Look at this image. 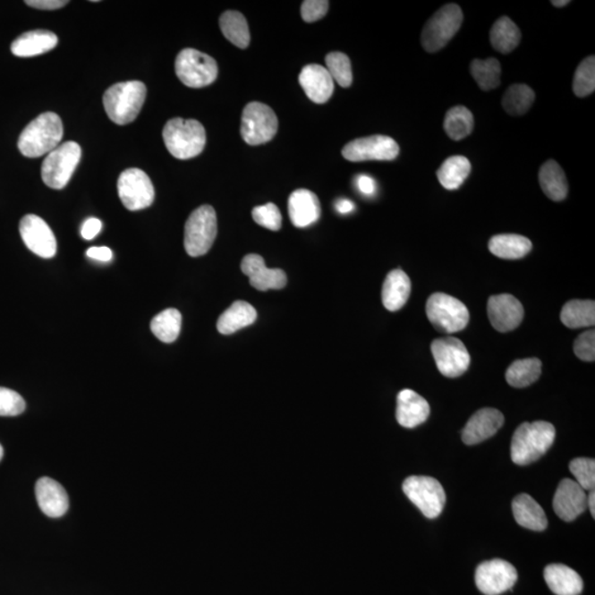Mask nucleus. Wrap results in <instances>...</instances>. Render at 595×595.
<instances>
[{
    "label": "nucleus",
    "instance_id": "obj_1",
    "mask_svg": "<svg viewBox=\"0 0 595 595\" xmlns=\"http://www.w3.org/2000/svg\"><path fill=\"white\" fill-rule=\"evenodd\" d=\"M555 439L556 429L550 422H523L512 438L511 456L514 463H534L547 454Z\"/></svg>",
    "mask_w": 595,
    "mask_h": 595
},
{
    "label": "nucleus",
    "instance_id": "obj_2",
    "mask_svg": "<svg viewBox=\"0 0 595 595\" xmlns=\"http://www.w3.org/2000/svg\"><path fill=\"white\" fill-rule=\"evenodd\" d=\"M64 137V123L58 114L44 113L28 125L18 140V149L28 158L50 154Z\"/></svg>",
    "mask_w": 595,
    "mask_h": 595
},
{
    "label": "nucleus",
    "instance_id": "obj_3",
    "mask_svg": "<svg viewBox=\"0 0 595 595\" xmlns=\"http://www.w3.org/2000/svg\"><path fill=\"white\" fill-rule=\"evenodd\" d=\"M146 97L147 88L140 81L114 84L104 94L105 111L117 125H127L140 115Z\"/></svg>",
    "mask_w": 595,
    "mask_h": 595
},
{
    "label": "nucleus",
    "instance_id": "obj_4",
    "mask_svg": "<svg viewBox=\"0 0 595 595\" xmlns=\"http://www.w3.org/2000/svg\"><path fill=\"white\" fill-rule=\"evenodd\" d=\"M166 149L174 158L187 160L199 156L207 144V132L195 119L174 118L163 132Z\"/></svg>",
    "mask_w": 595,
    "mask_h": 595
},
{
    "label": "nucleus",
    "instance_id": "obj_5",
    "mask_svg": "<svg viewBox=\"0 0 595 595\" xmlns=\"http://www.w3.org/2000/svg\"><path fill=\"white\" fill-rule=\"evenodd\" d=\"M217 235L216 209L211 206H202L189 217L184 228V249L188 255L200 257L206 255Z\"/></svg>",
    "mask_w": 595,
    "mask_h": 595
},
{
    "label": "nucleus",
    "instance_id": "obj_6",
    "mask_svg": "<svg viewBox=\"0 0 595 595\" xmlns=\"http://www.w3.org/2000/svg\"><path fill=\"white\" fill-rule=\"evenodd\" d=\"M463 22V13L455 4H447L438 11L423 27L421 45L427 52L440 51L449 44Z\"/></svg>",
    "mask_w": 595,
    "mask_h": 595
},
{
    "label": "nucleus",
    "instance_id": "obj_7",
    "mask_svg": "<svg viewBox=\"0 0 595 595\" xmlns=\"http://www.w3.org/2000/svg\"><path fill=\"white\" fill-rule=\"evenodd\" d=\"M427 317L438 331L456 333L464 330L470 313L463 302L446 293H433L428 299Z\"/></svg>",
    "mask_w": 595,
    "mask_h": 595
},
{
    "label": "nucleus",
    "instance_id": "obj_8",
    "mask_svg": "<svg viewBox=\"0 0 595 595\" xmlns=\"http://www.w3.org/2000/svg\"><path fill=\"white\" fill-rule=\"evenodd\" d=\"M82 150L74 141L64 142L52 150L42 164L41 177L47 187L61 190L66 187L78 166Z\"/></svg>",
    "mask_w": 595,
    "mask_h": 595
},
{
    "label": "nucleus",
    "instance_id": "obj_9",
    "mask_svg": "<svg viewBox=\"0 0 595 595\" xmlns=\"http://www.w3.org/2000/svg\"><path fill=\"white\" fill-rule=\"evenodd\" d=\"M404 493L423 515L435 520L444 511L446 493L439 480L430 476H409L403 484Z\"/></svg>",
    "mask_w": 595,
    "mask_h": 595
},
{
    "label": "nucleus",
    "instance_id": "obj_10",
    "mask_svg": "<svg viewBox=\"0 0 595 595\" xmlns=\"http://www.w3.org/2000/svg\"><path fill=\"white\" fill-rule=\"evenodd\" d=\"M175 73L187 87L200 89L217 80L218 66L212 56L198 50L184 49L175 59Z\"/></svg>",
    "mask_w": 595,
    "mask_h": 595
},
{
    "label": "nucleus",
    "instance_id": "obj_11",
    "mask_svg": "<svg viewBox=\"0 0 595 595\" xmlns=\"http://www.w3.org/2000/svg\"><path fill=\"white\" fill-rule=\"evenodd\" d=\"M278 131V118L268 105L251 102L246 105L242 116L241 134L251 146H259L273 140Z\"/></svg>",
    "mask_w": 595,
    "mask_h": 595
},
{
    "label": "nucleus",
    "instance_id": "obj_12",
    "mask_svg": "<svg viewBox=\"0 0 595 595\" xmlns=\"http://www.w3.org/2000/svg\"><path fill=\"white\" fill-rule=\"evenodd\" d=\"M118 197L130 211L149 208L155 200V188L149 174L137 168L127 169L119 175Z\"/></svg>",
    "mask_w": 595,
    "mask_h": 595
},
{
    "label": "nucleus",
    "instance_id": "obj_13",
    "mask_svg": "<svg viewBox=\"0 0 595 595\" xmlns=\"http://www.w3.org/2000/svg\"><path fill=\"white\" fill-rule=\"evenodd\" d=\"M342 155L352 163L370 160L392 161L399 155V146L392 137L383 135L363 137L345 145Z\"/></svg>",
    "mask_w": 595,
    "mask_h": 595
},
{
    "label": "nucleus",
    "instance_id": "obj_14",
    "mask_svg": "<svg viewBox=\"0 0 595 595\" xmlns=\"http://www.w3.org/2000/svg\"><path fill=\"white\" fill-rule=\"evenodd\" d=\"M431 353L439 372L446 378L463 375L470 366V353L463 342L455 337H444L432 342Z\"/></svg>",
    "mask_w": 595,
    "mask_h": 595
},
{
    "label": "nucleus",
    "instance_id": "obj_15",
    "mask_svg": "<svg viewBox=\"0 0 595 595\" xmlns=\"http://www.w3.org/2000/svg\"><path fill=\"white\" fill-rule=\"evenodd\" d=\"M517 578L515 566L502 559L485 561L475 573L476 587L485 595H499L508 591L516 583Z\"/></svg>",
    "mask_w": 595,
    "mask_h": 595
},
{
    "label": "nucleus",
    "instance_id": "obj_16",
    "mask_svg": "<svg viewBox=\"0 0 595 595\" xmlns=\"http://www.w3.org/2000/svg\"><path fill=\"white\" fill-rule=\"evenodd\" d=\"M19 231L28 250L41 259H49L56 254V240L45 220L35 214L23 217Z\"/></svg>",
    "mask_w": 595,
    "mask_h": 595
},
{
    "label": "nucleus",
    "instance_id": "obj_17",
    "mask_svg": "<svg viewBox=\"0 0 595 595\" xmlns=\"http://www.w3.org/2000/svg\"><path fill=\"white\" fill-rule=\"evenodd\" d=\"M588 494L574 480H561L554 497V511L565 522H574L587 511Z\"/></svg>",
    "mask_w": 595,
    "mask_h": 595
},
{
    "label": "nucleus",
    "instance_id": "obj_18",
    "mask_svg": "<svg viewBox=\"0 0 595 595\" xmlns=\"http://www.w3.org/2000/svg\"><path fill=\"white\" fill-rule=\"evenodd\" d=\"M241 268L242 274L250 278L251 287L259 292L283 289L287 285V275L285 271L278 268H268L263 257L259 255L245 256L242 260Z\"/></svg>",
    "mask_w": 595,
    "mask_h": 595
},
{
    "label": "nucleus",
    "instance_id": "obj_19",
    "mask_svg": "<svg viewBox=\"0 0 595 595\" xmlns=\"http://www.w3.org/2000/svg\"><path fill=\"white\" fill-rule=\"evenodd\" d=\"M488 314L492 327L498 332H509L520 327L523 308L512 294H497L489 299Z\"/></svg>",
    "mask_w": 595,
    "mask_h": 595
},
{
    "label": "nucleus",
    "instance_id": "obj_20",
    "mask_svg": "<svg viewBox=\"0 0 595 595\" xmlns=\"http://www.w3.org/2000/svg\"><path fill=\"white\" fill-rule=\"evenodd\" d=\"M503 425L504 416L497 409H480L466 423L462 431V440L468 446L480 444L493 437Z\"/></svg>",
    "mask_w": 595,
    "mask_h": 595
},
{
    "label": "nucleus",
    "instance_id": "obj_21",
    "mask_svg": "<svg viewBox=\"0 0 595 595\" xmlns=\"http://www.w3.org/2000/svg\"><path fill=\"white\" fill-rule=\"evenodd\" d=\"M299 82L307 97L317 104L327 103L335 92V83L326 66L309 64L299 75Z\"/></svg>",
    "mask_w": 595,
    "mask_h": 595
},
{
    "label": "nucleus",
    "instance_id": "obj_22",
    "mask_svg": "<svg viewBox=\"0 0 595 595\" xmlns=\"http://www.w3.org/2000/svg\"><path fill=\"white\" fill-rule=\"evenodd\" d=\"M290 220L296 227H308L321 216V206L316 194L307 189H299L288 200Z\"/></svg>",
    "mask_w": 595,
    "mask_h": 595
},
{
    "label": "nucleus",
    "instance_id": "obj_23",
    "mask_svg": "<svg viewBox=\"0 0 595 595\" xmlns=\"http://www.w3.org/2000/svg\"><path fill=\"white\" fill-rule=\"evenodd\" d=\"M38 506L47 516L58 518L69 509V497L65 489L56 480L41 478L36 484Z\"/></svg>",
    "mask_w": 595,
    "mask_h": 595
},
{
    "label": "nucleus",
    "instance_id": "obj_24",
    "mask_svg": "<svg viewBox=\"0 0 595 595\" xmlns=\"http://www.w3.org/2000/svg\"><path fill=\"white\" fill-rule=\"evenodd\" d=\"M430 406L425 398L412 389H404L397 396L396 418L399 425L412 429L425 422Z\"/></svg>",
    "mask_w": 595,
    "mask_h": 595
},
{
    "label": "nucleus",
    "instance_id": "obj_25",
    "mask_svg": "<svg viewBox=\"0 0 595 595\" xmlns=\"http://www.w3.org/2000/svg\"><path fill=\"white\" fill-rule=\"evenodd\" d=\"M59 39L54 32L47 30H33L18 37L12 45L13 55L19 58H31L54 50Z\"/></svg>",
    "mask_w": 595,
    "mask_h": 595
},
{
    "label": "nucleus",
    "instance_id": "obj_26",
    "mask_svg": "<svg viewBox=\"0 0 595 595\" xmlns=\"http://www.w3.org/2000/svg\"><path fill=\"white\" fill-rule=\"evenodd\" d=\"M544 575L547 585L557 595H579L582 592V578L568 565L560 564L547 565Z\"/></svg>",
    "mask_w": 595,
    "mask_h": 595
},
{
    "label": "nucleus",
    "instance_id": "obj_27",
    "mask_svg": "<svg viewBox=\"0 0 595 595\" xmlns=\"http://www.w3.org/2000/svg\"><path fill=\"white\" fill-rule=\"evenodd\" d=\"M512 507L518 525L534 531H545L548 526L544 509L530 495H518L514 498Z\"/></svg>",
    "mask_w": 595,
    "mask_h": 595
},
{
    "label": "nucleus",
    "instance_id": "obj_28",
    "mask_svg": "<svg viewBox=\"0 0 595 595\" xmlns=\"http://www.w3.org/2000/svg\"><path fill=\"white\" fill-rule=\"evenodd\" d=\"M411 292L412 283L407 274L401 269L390 271L383 285L384 307L392 312L401 310L408 302Z\"/></svg>",
    "mask_w": 595,
    "mask_h": 595
},
{
    "label": "nucleus",
    "instance_id": "obj_29",
    "mask_svg": "<svg viewBox=\"0 0 595 595\" xmlns=\"http://www.w3.org/2000/svg\"><path fill=\"white\" fill-rule=\"evenodd\" d=\"M257 319L256 309L249 302H235L217 320V330L224 336L242 330L253 325Z\"/></svg>",
    "mask_w": 595,
    "mask_h": 595
},
{
    "label": "nucleus",
    "instance_id": "obj_30",
    "mask_svg": "<svg viewBox=\"0 0 595 595\" xmlns=\"http://www.w3.org/2000/svg\"><path fill=\"white\" fill-rule=\"evenodd\" d=\"M540 183L542 191L552 201H564L568 194V181L563 168L555 160L547 161L540 171Z\"/></svg>",
    "mask_w": 595,
    "mask_h": 595
},
{
    "label": "nucleus",
    "instance_id": "obj_31",
    "mask_svg": "<svg viewBox=\"0 0 595 595\" xmlns=\"http://www.w3.org/2000/svg\"><path fill=\"white\" fill-rule=\"evenodd\" d=\"M531 249V242L517 234L495 235L489 242V251L503 259H521L530 254Z\"/></svg>",
    "mask_w": 595,
    "mask_h": 595
},
{
    "label": "nucleus",
    "instance_id": "obj_32",
    "mask_svg": "<svg viewBox=\"0 0 595 595\" xmlns=\"http://www.w3.org/2000/svg\"><path fill=\"white\" fill-rule=\"evenodd\" d=\"M489 39L495 50L507 55L521 44L522 33L515 22L508 17H502L494 22Z\"/></svg>",
    "mask_w": 595,
    "mask_h": 595
},
{
    "label": "nucleus",
    "instance_id": "obj_33",
    "mask_svg": "<svg viewBox=\"0 0 595 595\" xmlns=\"http://www.w3.org/2000/svg\"><path fill=\"white\" fill-rule=\"evenodd\" d=\"M471 174V164L463 156H452L437 171L440 184L446 190H456L463 184Z\"/></svg>",
    "mask_w": 595,
    "mask_h": 595
},
{
    "label": "nucleus",
    "instance_id": "obj_34",
    "mask_svg": "<svg viewBox=\"0 0 595 595\" xmlns=\"http://www.w3.org/2000/svg\"><path fill=\"white\" fill-rule=\"evenodd\" d=\"M561 321L570 328L593 327L595 303L593 300H571L561 310Z\"/></svg>",
    "mask_w": 595,
    "mask_h": 595
},
{
    "label": "nucleus",
    "instance_id": "obj_35",
    "mask_svg": "<svg viewBox=\"0 0 595 595\" xmlns=\"http://www.w3.org/2000/svg\"><path fill=\"white\" fill-rule=\"evenodd\" d=\"M223 35L233 45L246 49L250 46L251 33L244 16L238 12H225L220 18Z\"/></svg>",
    "mask_w": 595,
    "mask_h": 595
},
{
    "label": "nucleus",
    "instance_id": "obj_36",
    "mask_svg": "<svg viewBox=\"0 0 595 595\" xmlns=\"http://www.w3.org/2000/svg\"><path fill=\"white\" fill-rule=\"evenodd\" d=\"M183 327V316L177 309H166L157 314L150 323L151 332L164 343H173L178 339Z\"/></svg>",
    "mask_w": 595,
    "mask_h": 595
},
{
    "label": "nucleus",
    "instance_id": "obj_37",
    "mask_svg": "<svg viewBox=\"0 0 595 595\" xmlns=\"http://www.w3.org/2000/svg\"><path fill=\"white\" fill-rule=\"evenodd\" d=\"M541 374V361L538 359H523L514 361L506 372L511 387L525 388L534 384Z\"/></svg>",
    "mask_w": 595,
    "mask_h": 595
},
{
    "label": "nucleus",
    "instance_id": "obj_38",
    "mask_svg": "<svg viewBox=\"0 0 595 595\" xmlns=\"http://www.w3.org/2000/svg\"><path fill=\"white\" fill-rule=\"evenodd\" d=\"M534 101V89L526 84H514L504 95L502 105L509 115L521 116L530 111Z\"/></svg>",
    "mask_w": 595,
    "mask_h": 595
},
{
    "label": "nucleus",
    "instance_id": "obj_39",
    "mask_svg": "<svg viewBox=\"0 0 595 595\" xmlns=\"http://www.w3.org/2000/svg\"><path fill=\"white\" fill-rule=\"evenodd\" d=\"M446 135L454 140H462L472 132L474 117L464 106H455L447 111L445 118Z\"/></svg>",
    "mask_w": 595,
    "mask_h": 595
},
{
    "label": "nucleus",
    "instance_id": "obj_40",
    "mask_svg": "<svg viewBox=\"0 0 595 595\" xmlns=\"http://www.w3.org/2000/svg\"><path fill=\"white\" fill-rule=\"evenodd\" d=\"M470 70L475 82L485 92L497 89L501 84V64L497 59H475L471 64Z\"/></svg>",
    "mask_w": 595,
    "mask_h": 595
},
{
    "label": "nucleus",
    "instance_id": "obj_41",
    "mask_svg": "<svg viewBox=\"0 0 595 595\" xmlns=\"http://www.w3.org/2000/svg\"><path fill=\"white\" fill-rule=\"evenodd\" d=\"M574 92L578 98H587L595 89V56L590 55L575 70Z\"/></svg>",
    "mask_w": 595,
    "mask_h": 595
},
{
    "label": "nucleus",
    "instance_id": "obj_42",
    "mask_svg": "<svg viewBox=\"0 0 595 595\" xmlns=\"http://www.w3.org/2000/svg\"><path fill=\"white\" fill-rule=\"evenodd\" d=\"M327 70L342 88H350L353 82V73L349 56L342 52H331L326 58Z\"/></svg>",
    "mask_w": 595,
    "mask_h": 595
},
{
    "label": "nucleus",
    "instance_id": "obj_43",
    "mask_svg": "<svg viewBox=\"0 0 595 595\" xmlns=\"http://www.w3.org/2000/svg\"><path fill=\"white\" fill-rule=\"evenodd\" d=\"M570 472L584 491H593L595 487V461L589 458H577L570 462Z\"/></svg>",
    "mask_w": 595,
    "mask_h": 595
},
{
    "label": "nucleus",
    "instance_id": "obj_44",
    "mask_svg": "<svg viewBox=\"0 0 595 595\" xmlns=\"http://www.w3.org/2000/svg\"><path fill=\"white\" fill-rule=\"evenodd\" d=\"M251 216L259 225L268 228L270 231H279L282 228V213L274 203L254 208Z\"/></svg>",
    "mask_w": 595,
    "mask_h": 595
},
{
    "label": "nucleus",
    "instance_id": "obj_45",
    "mask_svg": "<svg viewBox=\"0 0 595 595\" xmlns=\"http://www.w3.org/2000/svg\"><path fill=\"white\" fill-rule=\"evenodd\" d=\"M26 409V402L15 390L0 387V416L15 417Z\"/></svg>",
    "mask_w": 595,
    "mask_h": 595
},
{
    "label": "nucleus",
    "instance_id": "obj_46",
    "mask_svg": "<svg viewBox=\"0 0 595 595\" xmlns=\"http://www.w3.org/2000/svg\"><path fill=\"white\" fill-rule=\"evenodd\" d=\"M574 350L575 355L581 361H594L595 360V332L594 330L587 331L578 336L575 340Z\"/></svg>",
    "mask_w": 595,
    "mask_h": 595
},
{
    "label": "nucleus",
    "instance_id": "obj_47",
    "mask_svg": "<svg viewBox=\"0 0 595 595\" xmlns=\"http://www.w3.org/2000/svg\"><path fill=\"white\" fill-rule=\"evenodd\" d=\"M327 9V0H306L302 3V16L304 21L314 22L325 17Z\"/></svg>",
    "mask_w": 595,
    "mask_h": 595
},
{
    "label": "nucleus",
    "instance_id": "obj_48",
    "mask_svg": "<svg viewBox=\"0 0 595 595\" xmlns=\"http://www.w3.org/2000/svg\"><path fill=\"white\" fill-rule=\"evenodd\" d=\"M103 224L97 217H89L84 222L81 234L84 240L92 241L102 231Z\"/></svg>",
    "mask_w": 595,
    "mask_h": 595
},
{
    "label": "nucleus",
    "instance_id": "obj_49",
    "mask_svg": "<svg viewBox=\"0 0 595 595\" xmlns=\"http://www.w3.org/2000/svg\"><path fill=\"white\" fill-rule=\"evenodd\" d=\"M25 3L28 6L42 9V11H55V9L64 7L69 4L65 0H27Z\"/></svg>",
    "mask_w": 595,
    "mask_h": 595
},
{
    "label": "nucleus",
    "instance_id": "obj_50",
    "mask_svg": "<svg viewBox=\"0 0 595 595\" xmlns=\"http://www.w3.org/2000/svg\"><path fill=\"white\" fill-rule=\"evenodd\" d=\"M357 189L360 190L361 193L364 195H373L376 192V183L372 177H370L368 174H360L356 178Z\"/></svg>",
    "mask_w": 595,
    "mask_h": 595
},
{
    "label": "nucleus",
    "instance_id": "obj_51",
    "mask_svg": "<svg viewBox=\"0 0 595 595\" xmlns=\"http://www.w3.org/2000/svg\"><path fill=\"white\" fill-rule=\"evenodd\" d=\"M87 255L89 259L103 261V263H106V261L112 260L113 259L112 250L105 246L90 247L87 251Z\"/></svg>",
    "mask_w": 595,
    "mask_h": 595
},
{
    "label": "nucleus",
    "instance_id": "obj_52",
    "mask_svg": "<svg viewBox=\"0 0 595 595\" xmlns=\"http://www.w3.org/2000/svg\"><path fill=\"white\" fill-rule=\"evenodd\" d=\"M354 208V203L347 199H340L339 201H336V211L341 214H349L353 211Z\"/></svg>",
    "mask_w": 595,
    "mask_h": 595
},
{
    "label": "nucleus",
    "instance_id": "obj_53",
    "mask_svg": "<svg viewBox=\"0 0 595 595\" xmlns=\"http://www.w3.org/2000/svg\"><path fill=\"white\" fill-rule=\"evenodd\" d=\"M595 493L594 489L593 491H590L588 495V501H587V506L588 508L590 509V512H591L592 516L595 517Z\"/></svg>",
    "mask_w": 595,
    "mask_h": 595
},
{
    "label": "nucleus",
    "instance_id": "obj_54",
    "mask_svg": "<svg viewBox=\"0 0 595 595\" xmlns=\"http://www.w3.org/2000/svg\"><path fill=\"white\" fill-rule=\"evenodd\" d=\"M552 4H554L555 7H565L566 4H569L570 2L569 0H554V2H551Z\"/></svg>",
    "mask_w": 595,
    "mask_h": 595
},
{
    "label": "nucleus",
    "instance_id": "obj_55",
    "mask_svg": "<svg viewBox=\"0 0 595 595\" xmlns=\"http://www.w3.org/2000/svg\"><path fill=\"white\" fill-rule=\"evenodd\" d=\"M4 456V447L2 445H0V461H2Z\"/></svg>",
    "mask_w": 595,
    "mask_h": 595
}]
</instances>
